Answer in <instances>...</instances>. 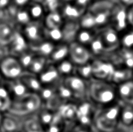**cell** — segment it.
<instances>
[{"label": "cell", "instance_id": "34", "mask_svg": "<svg viewBox=\"0 0 133 132\" xmlns=\"http://www.w3.org/2000/svg\"><path fill=\"white\" fill-rule=\"evenodd\" d=\"M12 99L5 89L2 85L0 86V111L2 113H6L11 105Z\"/></svg>", "mask_w": 133, "mask_h": 132}, {"label": "cell", "instance_id": "6", "mask_svg": "<svg viewBox=\"0 0 133 132\" xmlns=\"http://www.w3.org/2000/svg\"><path fill=\"white\" fill-rule=\"evenodd\" d=\"M97 109L98 108L90 100L78 103L76 124L83 127L94 128V121Z\"/></svg>", "mask_w": 133, "mask_h": 132}, {"label": "cell", "instance_id": "25", "mask_svg": "<svg viewBox=\"0 0 133 132\" xmlns=\"http://www.w3.org/2000/svg\"><path fill=\"white\" fill-rule=\"evenodd\" d=\"M25 7L30 16L31 21L43 23L47 12L42 4L37 2L30 1Z\"/></svg>", "mask_w": 133, "mask_h": 132}, {"label": "cell", "instance_id": "7", "mask_svg": "<svg viewBox=\"0 0 133 132\" xmlns=\"http://www.w3.org/2000/svg\"><path fill=\"white\" fill-rule=\"evenodd\" d=\"M19 30L29 44H37L45 39V28L41 22L31 21Z\"/></svg>", "mask_w": 133, "mask_h": 132}, {"label": "cell", "instance_id": "35", "mask_svg": "<svg viewBox=\"0 0 133 132\" xmlns=\"http://www.w3.org/2000/svg\"><path fill=\"white\" fill-rule=\"evenodd\" d=\"M45 39L49 40L55 44L62 42V33L61 28L52 30L45 29Z\"/></svg>", "mask_w": 133, "mask_h": 132}, {"label": "cell", "instance_id": "16", "mask_svg": "<svg viewBox=\"0 0 133 132\" xmlns=\"http://www.w3.org/2000/svg\"><path fill=\"white\" fill-rule=\"evenodd\" d=\"M80 28L79 21H65L61 27L62 33V42L69 44L75 41L76 34Z\"/></svg>", "mask_w": 133, "mask_h": 132}, {"label": "cell", "instance_id": "31", "mask_svg": "<svg viewBox=\"0 0 133 132\" xmlns=\"http://www.w3.org/2000/svg\"><path fill=\"white\" fill-rule=\"evenodd\" d=\"M74 75L79 76V78L87 82L92 80L94 77H93V68H92L91 61L83 65H76V70Z\"/></svg>", "mask_w": 133, "mask_h": 132}, {"label": "cell", "instance_id": "10", "mask_svg": "<svg viewBox=\"0 0 133 132\" xmlns=\"http://www.w3.org/2000/svg\"><path fill=\"white\" fill-rule=\"evenodd\" d=\"M91 65L93 68V77L95 79L108 81L115 66L109 61L93 58L91 60Z\"/></svg>", "mask_w": 133, "mask_h": 132}, {"label": "cell", "instance_id": "18", "mask_svg": "<svg viewBox=\"0 0 133 132\" xmlns=\"http://www.w3.org/2000/svg\"><path fill=\"white\" fill-rule=\"evenodd\" d=\"M69 44L61 42L55 44V46L48 58V61L51 64L56 65L67 58H69Z\"/></svg>", "mask_w": 133, "mask_h": 132}, {"label": "cell", "instance_id": "26", "mask_svg": "<svg viewBox=\"0 0 133 132\" xmlns=\"http://www.w3.org/2000/svg\"><path fill=\"white\" fill-rule=\"evenodd\" d=\"M65 20L59 11L48 12L43 20L44 28L47 30L58 29L63 25Z\"/></svg>", "mask_w": 133, "mask_h": 132}, {"label": "cell", "instance_id": "33", "mask_svg": "<svg viewBox=\"0 0 133 132\" xmlns=\"http://www.w3.org/2000/svg\"><path fill=\"white\" fill-rule=\"evenodd\" d=\"M121 47L133 51V28H128L120 33Z\"/></svg>", "mask_w": 133, "mask_h": 132}, {"label": "cell", "instance_id": "4", "mask_svg": "<svg viewBox=\"0 0 133 132\" xmlns=\"http://www.w3.org/2000/svg\"><path fill=\"white\" fill-rule=\"evenodd\" d=\"M63 84L70 90L73 99L76 103L89 100L88 82L76 75L64 78Z\"/></svg>", "mask_w": 133, "mask_h": 132}, {"label": "cell", "instance_id": "3", "mask_svg": "<svg viewBox=\"0 0 133 132\" xmlns=\"http://www.w3.org/2000/svg\"><path fill=\"white\" fill-rule=\"evenodd\" d=\"M42 107L43 103L39 95L31 93L21 99L12 100L6 113L24 119L36 114Z\"/></svg>", "mask_w": 133, "mask_h": 132}, {"label": "cell", "instance_id": "44", "mask_svg": "<svg viewBox=\"0 0 133 132\" xmlns=\"http://www.w3.org/2000/svg\"><path fill=\"white\" fill-rule=\"evenodd\" d=\"M4 82H5V79H3V77H2V74L0 73V86L3 85V83H4Z\"/></svg>", "mask_w": 133, "mask_h": 132}, {"label": "cell", "instance_id": "17", "mask_svg": "<svg viewBox=\"0 0 133 132\" xmlns=\"http://www.w3.org/2000/svg\"><path fill=\"white\" fill-rule=\"evenodd\" d=\"M119 103L133 105V79L117 86Z\"/></svg>", "mask_w": 133, "mask_h": 132}, {"label": "cell", "instance_id": "15", "mask_svg": "<svg viewBox=\"0 0 133 132\" xmlns=\"http://www.w3.org/2000/svg\"><path fill=\"white\" fill-rule=\"evenodd\" d=\"M23 119L14 115L5 113L0 128L1 132H22Z\"/></svg>", "mask_w": 133, "mask_h": 132}, {"label": "cell", "instance_id": "39", "mask_svg": "<svg viewBox=\"0 0 133 132\" xmlns=\"http://www.w3.org/2000/svg\"><path fill=\"white\" fill-rule=\"evenodd\" d=\"M31 0H12L11 4L15 5L17 8H23L25 7Z\"/></svg>", "mask_w": 133, "mask_h": 132}, {"label": "cell", "instance_id": "19", "mask_svg": "<svg viewBox=\"0 0 133 132\" xmlns=\"http://www.w3.org/2000/svg\"><path fill=\"white\" fill-rule=\"evenodd\" d=\"M133 79V70L126 67H115L108 82L118 86Z\"/></svg>", "mask_w": 133, "mask_h": 132}, {"label": "cell", "instance_id": "14", "mask_svg": "<svg viewBox=\"0 0 133 132\" xmlns=\"http://www.w3.org/2000/svg\"><path fill=\"white\" fill-rule=\"evenodd\" d=\"M9 55L18 58L23 53L29 50V44L18 29L11 42L7 45Z\"/></svg>", "mask_w": 133, "mask_h": 132}, {"label": "cell", "instance_id": "29", "mask_svg": "<svg viewBox=\"0 0 133 132\" xmlns=\"http://www.w3.org/2000/svg\"><path fill=\"white\" fill-rule=\"evenodd\" d=\"M48 64H49V61L47 58L35 55L33 60L31 61L30 64L27 67L26 72L38 75L46 68V66Z\"/></svg>", "mask_w": 133, "mask_h": 132}, {"label": "cell", "instance_id": "32", "mask_svg": "<svg viewBox=\"0 0 133 132\" xmlns=\"http://www.w3.org/2000/svg\"><path fill=\"white\" fill-rule=\"evenodd\" d=\"M79 23L81 28L83 29H95L97 30L96 27L95 18L92 12L87 10L79 18Z\"/></svg>", "mask_w": 133, "mask_h": 132}, {"label": "cell", "instance_id": "21", "mask_svg": "<svg viewBox=\"0 0 133 132\" xmlns=\"http://www.w3.org/2000/svg\"><path fill=\"white\" fill-rule=\"evenodd\" d=\"M133 124V105L122 104L118 128L127 131Z\"/></svg>", "mask_w": 133, "mask_h": 132}, {"label": "cell", "instance_id": "2", "mask_svg": "<svg viewBox=\"0 0 133 132\" xmlns=\"http://www.w3.org/2000/svg\"><path fill=\"white\" fill-rule=\"evenodd\" d=\"M121 108V103L98 108L94 121V128L97 132H111L118 129Z\"/></svg>", "mask_w": 133, "mask_h": 132}, {"label": "cell", "instance_id": "20", "mask_svg": "<svg viewBox=\"0 0 133 132\" xmlns=\"http://www.w3.org/2000/svg\"><path fill=\"white\" fill-rule=\"evenodd\" d=\"M55 46V44L54 42L49 40L44 39V40L39 43L29 44V48L35 55L47 58L48 59Z\"/></svg>", "mask_w": 133, "mask_h": 132}, {"label": "cell", "instance_id": "45", "mask_svg": "<svg viewBox=\"0 0 133 132\" xmlns=\"http://www.w3.org/2000/svg\"><path fill=\"white\" fill-rule=\"evenodd\" d=\"M74 127V126H73ZM72 127V128H73ZM72 128H69V129H66V128H65V129L62 131V132H72Z\"/></svg>", "mask_w": 133, "mask_h": 132}, {"label": "cell", "instance_id": "36", "mask_svg": "<svg viewBox=\"0 0 133 132\" xmlns=\"http://www.w3.org/2000/svg\"><path fill=\"white\" fill-rule=\"evenodd\" d=\"M34 56H35V54H34L30 50V48H29L28 51H25L24 53H23L21 55H19V56L17 58L19 59V62L21 63L22 66L23 67L25 72H26L27 67L29 66V65L30 64L31 61H32L33 58H34Z\"/></svg>", "mask_w": 133, "mask_h": 132}, {"label": "cell", "instance_id": "30", "mask_svg": "<svg viewBox=\"0 0 133 132\" xmlns=\"http://www.w3.org/2000/svg\"><path fill=\"white\" fill-rule=\"evenodd\" d=\"M55 65L56 66V68L62 79L75 74L76 65L69 58H67Z\"/></svg>", "mask_w": 133, "mask_h": 132}, {"label": "cell", "instance_id": "24", "mask_svg": "<svg viewBox=\"0 0 133 132\" xmlns=\"http://www.w3.org/2000/svg\"><path fill=\"white\" fill-rule=\"evenodd\" d=\"M17 27L11 22L0 23V44L8 45L14 37Z\"/></svg>", "mask_w": 133, "mask_h": 132}, {"label": "cell", "instance_id": "11", "mask_svg": "<svg viewBox=\"0 0 133 132\" xmlns=\"http://www.w3.org/2000/svg\"><path fill=\"white\" fill-rule=\"evenodd\" d=\"M110 25L120 33L129 28L130 26L127 17V8H125L123 5H115L111 13Z\"/></svg>", "mask_w": 133, "mask_h": 132}, {"label": "cell", "instance_id": "27", "mask_svg": "<svg viewBox=\"0 0 133 132\" xmlns=\"http://www.w3.org/2000/svg\"><path fill=\"white\" fill-rule=\"evenodd\" d=\"M99 30L95 29H83L80 28L78 31L75 41L78 42L80 44H83L89 48V46L92 41L97 36Z\"/></svg>", "mask_w": 133, "mask_h": 132}, {"label": "cell", "instance_id": "37", "mask_svg": "<svg viewBox=\"0 0 133 132\" xmlns=\"http://www.w3.org/2000/svg\"><path fill=\"white\" fill-rule=\"evenodd\" d=\"M72 132H97V131L94 128H87L75 124L72 128Z\"/></svg>", "mask_w": 133, "mask_h": 132}, {"label": "cell", "instance_id": "28", "mask_svg": "<svg viewBox=\"0 0 133 132\" xmlns=\"http://www.w3.org/2000/svg\"><path fill=\"white\" fill-rule=\"evenodd\" d=\"M56 116L57 111L51 110L44 107H42L41 109L37 113V117L44 130L51 126L55 122Z\"/></svg>", "mask_w": 133, "mask_h": 132}, {"label": "cell", "instance_id": "41", "mask_svg": "<svg viewBox=\"0 0 133 132\" xmlns=\"http://www.w3.org/2000/svg\"><path fill=\"white\" fill-rule=\"evenodd\" d=\"M12 0H0V9H6L11 4Z\"/></svg>", "mask_w": 133, "mask_h": 132}, {"label": "cell", "instance_id": "8", "mask_svg": "<svg viewBox=\"0 0 133 132\" xmlns=\"http://www.w3.org/2000/svg\"><path fill=\"white\" fill-rule=\"evenodd\" d=\"M98 34L108 51H115L121 47L120 33L111 25L101 29Z\"/></svg>", "mask_w": 133, "mask_h": 132}, {"label": "cell", "instance_id": "1", "mask_svg": "<svg viewBox=\"0 0 133 132\" xmlns=\"http://www.w3.org/2000/svg\"><path fill=\"white\" fill-rule=\"evenodd\" d=\"M89 100L97 108L109 107L119 103L117 86L104 80L93 79L88 82Z\"/></svg>", "mask_w": 133, "mask_h": 132}, {"label": "cell", "instance_id": "9", "mask_svg": "<svg viewBox=\"0 0 133 132\" xmlns=\"http://www.w3.org/2000/svg\"><path fill=\"white\" fill-rule=\"evenodd\" d=\"M69 47V58L76 65H80L90 62L93 59V55L87 47L80 44L76 41L70 43Z\"/></svg>", "mask_w": 133, "mask_h": 132}, {"label": "cell", "instance_id": "46", "mask_svg": "<svg viewBox=\"0 0 133 132\" xmlns=\"http://www.w3.org/2000/svg\"><path fill=\"white\" fill-rule=\"evenodd\" d=\"M111 132H125V131H124L123 130H122V129H120V128H118V129H116V130H115V131H111Z\"/></svg>", "mask_w": 133, "mask_h": 132}, {"label": "cell", "instance_id": "12", "mask_svg": "<svg viewBox=\"0 0 133 132\" xmlns=\"http://www.w3.org/2000/svg\"><path fill=\"white\" fill-rule=\"evenodd\" d=\"M37 76L43 86H58L63 80L56 66L51 63H49Z\"/></svg>", "mask_w": 133, "mask_h": 132}, {"label": "cell", "instance_id": "5", "mask_svg": "<svg viewBox=\"0 0 133 132\" xmlns=\"http://www.w3.org/2000/svg\"><path fill=\"white\" fill-rule=\"evenodd\" d=\"M25 70L16 57L8 55L0 60V73L5 80L19 79Z\"/></svg>", "mask_w": 133, "mask_h": 132}, {"label": "cell", "instance_id": "22", "mask_svg": "<svg viewBox=\"0 0 133 132\" xmlns=\"http://www.w3.org/2000/svg\"><path fill=\"white\" fill-rule=\"evenodd\" d=\"M59 12L65 21H79L81 16L85 12L80 10L72 2L62 5Z\"/></svg>", "mask_w": 133, "mask_h": 132}, {"label": "cell", "instance_id": "43", "mask_svg": "<svg viewBox=\"0 0 133 132\" xmlns=\"http://www.w3.org/2000/svg\"><path fill=\"white\" fill-rule=\"evenodd\" d=\"M4 114L5 113H2L0 111V128H1V125H2V120H3V116H4Z\"/></svg>", "mask_w": 133, "mask_h": 132}, {"label": "cell", "instance_id": "13", "mask_svg": "<svg viewBox=\"0 0 133 132\" xmlns=\"http://www.w3.org/2000/svg\"><path fill=\"white\" fill-rule=\"evenodd\" d=\"M3 86L7 89L12 101L21 99L31 93L19 79L13 80H5Z\"/></svg>", "mask_w": 133, "mask_h": 132}, {"label": "cell", "instance_id": "23", "mask_svg": "<svg viewBox=\"0 0 133 132\" xmlns=\"http://www.w3.org/2000/svg\"><path fill=\"white\" fill-rule=\"evenodd\" d=\"M19 79L23 82V83L26 86V87L30 93L38 94V93L43 87L38 76L28 72H24Z\"/></svg>", "mask_w": 133, "mask_h": 132}, {"label": "cell", "instance_id": "38", "mask_svg": "<svg viewBox=\"0 0 133 132\" xmlns=\"http://www.w3.org/2000/svg\"><path fill=\"white\" fill-rule=\"evenodd\" d=\"M3 22H12L10 16L9 15V12L7 11V9H0V23H3Z\"/></svg>", "mask_w": 133, "mask_h": 132}, {"label": "cell", "instance_id": "40", "mask_svg": "<svg viewBox=\"0 0 133 132\" xmlns=\"http://www.w3.org/2000/svg\"><path fill=\"white\" fill-rule=\"evenodd\" d=\"M9 55V51L7 45L0 44V60Z\"/></svg>", "mask_w": 133, "mask_h": 132}, {"label": "cell", "instance_id": "42", "mask_svg": "<svg viewBox=\"0 0 133 132\" xmlns=\"http://www.w3.org/2000/svg\"><path fill=\"white\" fill-rule=\"evenodd\" d=\"M74 0H59V2H61L62 5H64V4H68V3H72L73 2Z\"/></svg>", "mask_w": 133, "mask_h": 132}, {"label": "cell", "instance_id": "47", "mask_svg": "<svg viewBox=\"0 0 133 132\" xmlns=\"http://www.w3.org/2000/svg\"><path fill=\"white\" fill-rule=\"evenodd\" d=\"M125 132H133V124L131 128H129L127 131H125Z\"/></svg>", "mask_w": 133, "mask_h": 132}]
</instances>
